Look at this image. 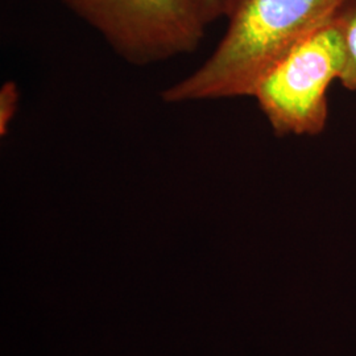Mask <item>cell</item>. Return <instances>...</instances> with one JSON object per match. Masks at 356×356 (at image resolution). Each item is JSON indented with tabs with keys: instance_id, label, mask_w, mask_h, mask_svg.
Returning a JSON list of instances; mask_svg holds the SVG:
<instances>
[{
	"instance_id": "obj_2",
	"label": "cell",
	"mask_w": 356,
	"mask_h": 356,
	"mask_svg": "<svg viewBox=\"0 0 356 356\" xmlns=\"http://www.w3.org/2000/svg\"><path fill=\"white\" fill-rule=\"evenodd\" d=\"M129 64L151 65L197 51L207 24L197 0H64Z\"/></svg>"
},
{
	"instance_id": "obj_6",
	"label": "cell",
	"mask_w": 356,
	"mask_h": 356,
	"mask_svg": "<svg viewBox=\"0 0 356 356\" xmlns=\"http://www.w3.org/2000/svg\"><path fill=\"white\" fill-rule=\"evenodd\" d=\"M201 15L204 17V23L210 26L218 19L222 17L220 10V0H197Z\"/></svg>"
},
{
	"instance_id": "obj_1",
	"label": "cell",
	"mask_w": 356,
	"mask_h": 356,
	"mask_svg": "<svg viewBox=\"0 0 356 356\" xmlns=\"http://www.w3.org/2000/svg\"><path fill=\"white\" fill-rule=\"evenodd\" d=\"M346 0H220L227 28L211 56L166 88L165 103L254 97L268 73Z\"/></svg>"
},
{
	"instance_id": "obj_5",
	"label": "cell",
	"mask_w": 356,
	"mask_h": 356,
	"mask_svg": "<svg viewBox=\"0 0 356 356\" xmlns=\"http://www.w3.org/2000/svg\"><path fill=\"white\" fill-rule=\"evenodd\" d=\"M20 92L17 85L8 81L0 89V136H7L13 118L17 113Z\"/></svg>"
},
{
	"instance_id": "obj_3",
	"label": "cell",
	"mask_w": 356,
	"mask_h": 356,
	"mask_svg": "<svg viewBox=\"0 0 356 356\" xmlns=\"http://www.w3.org/2000/svg\"><path fill=\"white\" fill-rule=\"evenodd\" d=\"M344 51L332 20L301 41L254 91L263 114L280 135H318L327 120V89L343 72Z\"/></svg>"
},
{
	"instance_id": "obj_4",
	"label": "cell",
	"mask_w": 356,
	"mask_h": 356,
	"mask_svg": "<svg viewBox=\"0 0 356 356\" xmlns=\"http://www.w3.org/2000/svg\"><path fill=\"white\" fill-rule=\"evenodd\" d=\"M331 20L343 45L344 66L339 81L346 89L356 91V0H346Z\"/></svg>"
}]
</instances>
